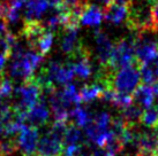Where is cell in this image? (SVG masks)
Here are the masks:
<instances>
[{"label": "cell", "instance_id": "7a4b0ae2", "mask_svg": "<svg viewBox=\"0 0 158 156\" xmlns=\"http://www.w3.org/2000/svg\"><path fill=\"white\" fill-rule=\"evenodd\" d=\"M140 79L141 75L139 65L134 63L123 67L114 72L111 79V87L118 93L131 96V93H133L139 86Z\"/></svg>", "mask_w": 158, "mask_h": 156}, {"label": "cell", "instance_id": "7c38bea8", "mask_svg": "<svg viewBox=\"0 0 158 156\" xmlns=\"http://www.w3.org/2000/svg\"><path fill=\"white\" fill-rule=\"evenodd\" d=\"M127 16L128 7L120 6V5L113 4V2L104 7V10H103V18L107 22H111L113 24H120L121 22L126 21Z\"/></svg>", "mask_w": 158, "mask_h": 156}, {"label": "cell", "instance_id": "ac0fdd59", "mask_svg": "<svg viewBox=\"0 0 158 156\" xmlns=\"http://www.w3.org/2000/svg\"><path fill=\"white\" fill-rule=\"evenodd\" d=\"M83 145V135L79 126L70 123L64 135V147L65 146H80Z\"/></svg>", "mask_w": 158, "mask_h": 156}, {"label": "cell", "instance_id": "5b68a950", "mask_svg": "<svg viewBox=\"0 0 158 156\" xmlns=\"http://www.w3.org/2000/svg\"><path fill=\"white\" fill-rule=\"evenodd\" d=\"M134 63H136V61L133 41H131L129 39L118 40L114 44L109 69L111 71H115L117 69H121L123 67L134 64Z\"/></svg>", "mask_w": 158, "mask_h": 156}, {"label": "cell", "instance_id": "83f0119b", "mask_svg": "<svg viewBox=\"0 0 158 156\" xmlns=\"http://www.w3.org/2000/svg\"><path fill=\"white\" fill-rule=\"evenodd\" d=\"M1 132H2V124L0 123V133H1Z\"/></svg>", "mask_w": 158, "mask_h": 156}, {"label": "cell", "instance_id": "7402d4cb", "mask_svg": "<svg viewBox=\"0 0 158 156\" xmlns=\"http://www.w3.org/2000/svg\"><path fill=\"white\" fill-rule=\"evenodd\" d=\"M141 123L143 125L148 126L154 129L158 125V113L157 110L152 107L145 109L143 114H142V118H141Z\"/></svg>", "mask_w": 158, "mask_h": 156}, {"label": "cell", "instance_id": "8fae6325", "mask_svg": "<svg viewBox=\"0 0 158 156\" xmlns=\"http://www.w3.org/2000/svg\"><path fill=\"white\" fill-rule=\"evenodd\" d=\"M133 102L137 106H140L141 108L148 109L152 106L155 99V94L152 91V87L149 85H139L136 87V90L133 92Z\"/></svg>", "mask_w": 158, "mask_h": 156}, {"label": "cell", "instance_id": "4fadbf2b", "mask_svg": "<svg viewBox=\"0 0 158 156\" xmlns=\"http://www.w3.org/2000/svg\"><path fill=\"white\" fill-rule=\"evenodd\" d=\"M48 5L45 0H27L24 21H40V18L48 10Z\"/></svg>", "mask_w": 158, "mask_h": 156}, {"label": "cell", "instance_id": "4316f807", "mask_svg": "<svg viewBox=\"0 0 158 156\" xmlns=\"http://www.w3.org/2000/svg\"><path fill=\"white\" fill-rule=\"evenodd\" d=\"M98 1H99L104 7H106V6H109L110 4H112V0H98Z\"/></svg>", "mask_w": 158, "mask_h": 156}, {"label": "cell", "instance_id": "ba28073f", "mask_svg": "<svg viewBox=\"0 0 158 156\" xmlns=\"http://www.w3.org/2000/svg\"><path fill=\"white\" fill-rule=\"evenodd\" d=\"M43 72L52 85L53 83L61 84V85L70 84V82L73 80V77H74L73 70L70 69L69 65H61L60 63L54 62V61L48 63L46 70H44Z\"/></svg>", "mask_w": 158, "mask_h": 156}, {"label": "cell", "instance_id": "9a60e30c", "mask_svg": "<svg viewBox=\"0 0 158 156\" xmlns=\"http://www.w3.org/2000/svg\"><path fill=\"white\" fill-rule=\"evenodd\" d=\"M140 75L145 85L158 83V59L145 62L139 65Z\"/></svg>", "mask_w": 158, "mask_h": 156}, {"label": "cell", "instance_id": "52a82bcc", "mask_svg": "<svg viewBox=\"0 0 158 156\" xmlns=\"http://www.w3.org/2000/svg\"><path fill=\"white\" fill-rule=\"evenodd\" d=\"M40 141V131L37 127L24 125L18 135L19 149H21L24 155H32L36 152V148Z\"/></svg>", "mask_w": 158, "mask_h": 156}, {"label": "cell", "instance_id": "9c48e42d", "mask_svg": "<svg viewBox=\"0 0 158 156\" xmlns=\"http://www.w3.org/2000/svg\"><path fill=\"white\" fill-rule=\"evenodd\" d=\"M50 117V111L46 103L44 101L40 100L37 103L29 109L28 111H26L24 115V122L29 124V126H34V127H40V126H44L48 121Z\"/></svg>", "mask_w": 158, "mask_h": 156}, {"label": "cell", "instance_id": "ffe728a7", "mask_svg": "<svg viewBox=\"0 0 158 156\" xmlns=\"http://www.w3.org/2000/svg\"><path fill=\"white\" fill-rule=\"evenodd\" d=\"M19 152L16 139L4 137L0 140V156H15Z\"/></svg>", "mask_w": 158, "mask_h": 156}, {"label": "cell", "instance_id": "cb8c5ba5", "mask_svg": "<svg viewBox=\"0 0 158 156\" xmlns=\"http://www.w3.org/2000/svg\"><path fill=\"white\" fill-rule=\"evenodd\" d=\"M9 9V4L5 0H0V20H5Z\"/></svg>", "mask_w": 158, "mask_h": 156}, {"label": "cell", "instance_id": "8992f818", "mask_svg": "<svg viewBox=\"0 0 158 156\" xmlns=\"http://www.w3.org/2000/svg\"><path fill=\"white\" fill-rule=\"evenodd\" d=\"M95 44H96L97 59H98V62L101 64L102 69L111 71L109 69V65H110L114 44L107 37L105 32H103L102 30L95 31ZM112 72H115V71H112Z\"/></svg>", "mask_w": 158, "mask_h": 156}, {"label": "cell", "instance_id": "30bf717a", "mask_svg": "<svg viewBox=\"0 0 158 156\" xmlns=\"http://www.w3.org/2000/svg\"><path fill=\"white\" fill-rule=\"evenodd\" d=\"M77 31L79 29L69 28V29H65V32L62 35L61 44H60L61 49L65 54L70 55V57H73L81 47V44L77 38Z\"/></svg>", "mask_w": 158, "mask_h": 156}, {"label": "cell", "instance_id": "5bb4252c", "mask_svg": "<svg viewBox=\"0 0 158 156\" xmlns=\"http://www.w3.org/2000/svg\"><path fill=\"white\" fill-rule=\"evenodd\" d=\"M103 20V10L97 5H89L80 18V24L85 26H98Z\"/></svg>", "mask_w": 158, "mask_h": 156}, {"label": "cell", "instance_id": "f1b7e54d", "mask_svg": "<svg viewBox=\"0 0 158 156\" xmlns=\"http://www.w3.org/2000/svg\"><path fill=\"white\" fill-rule=\"evenodd\" d=\"M154 156H158V148H157V150L154 153Z\"/></svg>", "mask_w": 158, "mask_h": 156}, {"label": "cell", "instance_id": "484cf974", "mask_svg": "<svg viewBox=\"0 0 158 156\" xmlns=\"http://www.w3.org/2000/svg\"><path fill=\"white\" fill-rule=\"evenodd\" d=\"M45 1H46L48 6H51L52 8L60 7V5H61V2H62V0H45Z\"/></svg>", "mask_w": 158, "mask_h": 156}, {"label": "cell", "instance_id": "e0dca14e", "mask_svg": "<svg viewBox=\"0 0 158 156\" xmlns=\"http://www.w3.org/2000/svg\"><path fill=\"white\" fill-rule=\"evenodd\" d=\"M104 91H105V87L101 84L85 85L79 92L81 102H91V101H95L96 99H102Z\"/></svg>", "mask_w": 158, "mask_h": 156}, {"label": "cell", "instance_id": "6da1fadb", "mask_svg": "<svg viewBox=\"0 0 158 156\" xmlns=\"http://www.w3.org/2000/svg\"><path fill=\"white\" fill-rule=\"evenodd\" d=\"M43 57L40 53L34 49L26 51L21 55L10 57V65H9V75L16 79H22L23 83L35 77V70L40 63L43 61Z\"/></svg>", "mask_w": 158, "mask_h": 156}, {"label": "cell", "instance_id": "2e32d148", "mask_svg": "<svg viewBox=\"0 0 158 156\" xmlns=\"http://www.w3.org/2000/svg\"><path fill=\"white\" fill-rule=\"evenodd\" d=\"M142 114H143L142 108L140 106L135 104L134 102L121 110V117L129 127H136L137 126V124L141 122Z\"/></svg>", "mask_w": 158, "mask_h": 156}, {"label": "cell", "instance_id": "3957f363", "mask_svg": "<svg viewBox=\"0 0 158 156\" xmlns=\"http://www.w3.org/2000/svg\"><path fill=\"white\" fill-rule=\"evenodd\" d=\"M43 88L40 86L38 80L36 79V76L29 80L24 82L16 90V94L19 96L18 103L13 106V109L15 113H22L28 111L35 106L42 96Z\"/></svg>", "mask_w": 158, "mask_h": 156}, {"label": "cell", "instance_id": "1f68e13d", "mask_svg": "<svg viewBox=\"0 0 158 156\" xmlns=\"http://www.w3.org/2000/svg\"><path fill=\"white\" fill-rule=\"evenodd\" d=\"M23 156H37V155H34V154H32V155H23Z\"/></svg>", "mask_w": 158, "mask_h": 156}, {"label": "cell", "instance_id": "603a6c76", "mask_svg": "<svg viewBox=\"0 0 158 156\" xmlns=\"http://www.w3.org/2000/svg\"><path fill=\"white\" fill-rule=\"evenodd\" d=\"M151 2V16L155 31H158V0H150Z\"/></svg>", "mask_w": 158, "mask_h": 156}, {"label": "cell", "instance_id": "4dcf8cb0", "mask_svg": "<svg viewBox=\"0 0 158 156\" xmlns=\"http://www.w3.org/2000/svg\"><path fill=\"white\" fill-rule=\"evenodd\" d=\"M158 98V96H157ZM156 110H157V113H158V102H157V106H156Z\"/></svg>", "mask_w": 158, "mask_h": 156}, {"label": "cell", "instance_id": "277c9868", "mask_svg": "<svg viewBox=\"0 0 158 156\" xmlns=\"http://www.w3.org/2000/svg\"><path fill=\"white\" fill-rule=\"evenodd\" d=\"M152 32L154 31L137 32V36L133 40L135 61L137 65L158 59V44L154 37L150 36Z\"/></svg>", "mask_w": 158, "mask_h": 156}, {"label": "cell", "instance_id": "d4e9b609", "mask_svg": "<svg viewBox=\"0 0 158 156\" xmlns=\"http://www.w3.org/2000/svg\"><path fill=\"white\" fill-rule=\"evenodd\" d=\"M113 4L120 5V6H126V7H129L134 2V0H112Z\"/></svg>", "mask_w": 158, "mask_h": 156}, {"label": "cell", "instance_id": "f546056e", "mask_svg": "<svg viewBox=\"0 0 158 156\" xmlns=\"http://www.w3.org/2000/svg\"><path fill=\"white\" fill-rule=\"evenodd\" d=\"M155 132H156V135H157V137H158V125L156 126V131H155Z\"/></svg>", "mask_w": 158, "mask_h": 156}, {"label": "cell", "instance_id": "d6986e66", "mask_svg": "<svg viewBox=\"0 0 158 156\" xmlns=\"http://www.w3.org/2000/svg\"><path fill=\"white\" fill-rule=\"evenodd\" d=\"M92 115L94 114L90 113L88 109H85L84 107H81V106H76L72 111H70L69 117H72L75 122V125L76 126H81V127H85L88 125L90 121L92 118Z\"/></svg>", "mask_w": 158, "mask_h": 156}, {"label": "cell", "instance_id": "44dd1931", "mask_svg": "<svg viewBox=\"0 0 158 156\" xmlns=\"http://www.w3.org/2000/svg\"><path fill=\"white\" fill-rule=\"evenodd\" d=\"M52 44H53V35L51 31H46L44 35L40 37V39L37 41L36 44L35 48L34 51H36L37 53H40L42 57L46 55L50 49L52 47Z\"/></svg>", "mask_w": 158, "mask_h": 156}]
</instances>
